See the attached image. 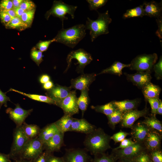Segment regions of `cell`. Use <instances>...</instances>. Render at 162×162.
<instances>
[{
    "label": "cell",
    "mask_w": 162,
    "mask_h": 162,
    "mask_svg": "<svg viewBox=\"0 0 162 162\" xmlns=\"http://www.w3.org/2000/svg\"><path fill=\"white\" fill-rule=\"evenodd\" d=\"M110 136L101 128L95 129L86 134L83 142L85 149L94 155L104 153L110 148Z\"/></svg>",
    "instance_id": "cell-1"
},
{
    "label": "cell",
    "mask_w": 162,
    "mask_h": 162,
    "mask_svg": "<svg viewBox=\"0 0 162 162\" xmlns=\"http://www.w3.org/2000/svg\"><path fill=\"white\" fill-rule=\"evenodd\" d=\"M86 29L83 24H78L67 28H62L54 38L56 42L73 48L85 36Z\"/></svg>",
    "instance_id": "cell-2"
},
{
    "label": "cell",
    "mask_w": 162,
    "mask_h": 162,
    "mask_svg": "<svg viewBox=\"0 0 162 162\" xmlns=\"http://www.w3.org/2000/svg\"><path fill=\"white\" fill-rule=\"evenodd\" d=\"M98 16L96 20H92L87 17L85 25L86 30L90 31L92 42H93L99 36L109 33V25L112 21L108 10L103 13L98 12Z\"/></svg>",
    "instance_id": "cell-3"
},
{
    "label": "cell",
    "mask_w": 162,
    "mask_h": 162,
    "mask_svg": "<svg viewBox=\"0 0 162 162\" xmlns=\"http://www.w3.org/2000/svg\"><path fill=\"white\" fill-rule=\"evenodd\" d=\"M158 59V55L155 53L139 55L132 61L129 68L137 72L151 73Z\"/></svg>",
    "instance_id": "cell-4"
},
{
    "label": "cell",
    "mask_w": 162,
    "mask_h": 162,
    "mask_svg": "<svg viewBox=\"0 0 162 162\" xmlns=\"http://www.w3.org/2000/svg\"><path fill=\"white\" fill-rule=\"evenodd\" d=\"M77 8V6L67 4L61 0L55 1L51 8L46 13V16L47 19L51 15L59 18L62 22L63 28L64 20L68 18L66 16V15L69 14L72 19H74L75 12Z\"/></svg>",
    "instance_id": "cell-5"
},
{
    "label": "cell",
    "mask_w": 162,
    "mask_h": 162,
    "mask_svg": "<svg viewBox=\"0 0 162 162\" xmlns=\"http://www.w3.org/2000/svg\"><path fill=\"white\" fill-rule=\"evenodd\" d=\"M43 144L38 137L29 139L17 157L14 160L19 159L31 160L34 159L44 151Z\"/></svg>",
    "instance_id": "cell-6"
},
{
    "label": "cell",
    "mask_w": 162,
    "mask_h": 162,
    "mask_svg": "<svg viewBox=\"0 0 162 162\" xmlns=\"http://www.w3.org/2000/svg\"><path fill=\"white\" fill-rule=\"evenodd\" d=\"M73 59H76L78 61L76 64H79L76 68V71L78 73H82L85 67L93 60L91 54L83 49L80 48L71 51L68 54L66 58L68 66L65 71L70 67L72 60Z\"/></svg>",
    "instance_id": "cell-7"
},
{
    "label": "cell",
    "mask_w": 162,
    "mask_h": 162,
    "mask_svg": "<svg viewBox=\"0 0 162 162\" xmlns=\"http://www.w3.org/2000/svg\"><path fill=\"white\" fill-rule=\"evenodd\" d=\"M13 142L9 154L10 159L16 158L29 140L25 134L22 126L16 127L13 134Z\"/></svg>",
    "instance_id": "cell-8"
},
{
    "label": "cell",
    "mask_w": 162,
    "mask_h": 162,
    "mask_svg": "<svg viewBox=\"0 0 162 162\" xmlns=\"http://www.w3.org/2000/svg\"><path fill=\"white\" fill-rule=\"evenodd\" d=\"M77 100L76 91H71L68 95L59 102L57 106L63 110L64 114L72 116L79 112Z\"/></svg>",
    "instance_id": "cell-9"
},
{
    "label": "cell",
    "mask_w": 162,
    "mask_h": 162,
    "mask_svg": "<svg viewBox=\"0 0 162 162\" xmlns=\"http://www.w3.org/2000/svg\"><path fill=\"white\" fill-rule=\"evenodd\" d=\"M62 157L64 162H89L92 159L86 149H66Z\"/></svg>",
    "instance_id": "cell-10"
},
{
    "label": "cell",
    "mask_w": 162,
    "mask_h": 162,
    "mask_svg": "<svg viewBox=\"0 0 162 162\" xmlns=\"http://www.w3.org/2000/svg\"><path fill=\"white\" fill-rule=\"evenodd\" d=\"M14 109L9 107L6 110L9 118L16 124V127L22 126L25 122L26 119L30 115L33 109L25 110L22 108L19 104H15Z\"/></svg>",
    "instance_id": "cell-11"
},
{
    "label": "cell",
    "mask_w": 162,
    "mask_h": 162,
    "mask_svg": "<svg viewBox=\"0 0 162 162\" xmlns=\"http://www.w3.org/2000/svg\"><path fill=\"white\" fill-rule=\"evenodd\" d=\"M148 109L146 107L141 110L134 109L123 113L121 121L122 127L126 128H131L134 122L139 118L146 117L148 113Z\"/></svg>",
    "instance_id": "cell-12"
},
{
    "label": "cell",
    "mask_w": 162,
    "mask_h": 162,
    "mask_svg": "<svg viewBox=\"0 0 162 162\" xmlns=\"http://www.w3.org/2000/svg\"><path fill=\"white\" fill-rule=\"evenodd\" d=\"M143 147L140 142L136 143L126 148L116 150V156L122 159L130 160L134 159L142 153Z\"/></svg>",
    "instance_id": "cell-13"
},
{
    "label": "cell",
    "mask_w": 162,
    "mask_h": 162,
    "mask_svg": "<svg viewBox=\"0 0 162 162\" xmlns=\"http://www.w3.org/2000/svg\"><path fill=\"white\" fill-rule=\"evenodd\" d=\"M97 76L95 73L83 74L71 81L70 87L82 91L89 90V87L95 80Z\"/></svg>",
    "instance_id": "cell-14"
},
{
    "label": "cell",
    "mask_w": 162,
    "mask_h": 162,
    "mask_svg": "<svg viewBox=\"0 0 162 162\" xmlns=\"http://www.w3.org/2000/svg\"><path fill=\"white\" fill-rule=\"evenodd\" d=\"M70 87L63 86L56 84L50 90L45 93L48 96L55 101L56 105L67 97L71 91Z\"/></svg>",
    "instance_id": "cell-15"
},
{
    "label": "cell",
    "mask_w": 162,
    "mask_h": 162,
    "mask_svg": "<svg viewBox=\"0 0 162 162\" xmlns=\"http://www.w3.org/2000/svg\"><path fill=\"white\" fill-rule=\"evenodd\" d=\"M64 133L59 131L48 141L43 144L44 150L53 153L59 151L64 144Z\"/></svg>",
    "instance_id": "cell-16"
},
{
    "label": "cell",
    "mask_w": 162,
    "mask_h": 162,
    "mask_svg": "<svg viewBox=\"0 0 162 162\" xmlns=\"http://www.w3.org/2000/svg\"><path fill=\"white\" fill-rule=\"evenodd\" d=\"M151 73L137 72L133 74L125 73L127 80L139 88H142L144 86L151 82L152 77Z\"/></svg>",
    "instance_id": "cell-17"
},
{
    "label": "cell",
    "mask_w": 162,
    "mask_h": 162,
    "mask_svg": "<svg viewBox=\"0 0 162 162\" xmlns=\"http://www.w3.org/2000/svg\"><path fill=\"white\" fill-rule=\"evenodd\" d=\"M96 127L84 118H74L69 131H74L86 134L92 131Z\"/></svg>",
    "instance_id": "cell-18"
},
{
    "label": "cell",
    "mask_w": 162,
    "mask_h": 162,
    "mask_svg": "<svg viewBox=\"0 0 162 162\" xmlns=\"http://www.w3.org/2000/svg\"><path fill=\"white\" fill-rule=\"evenodd\" d=\"M144 16L157 18L162 17V2L158 3L152 1L145 2L143 4Z\"/></svg>",
    "instance_id": "cell-19"
},
{
    "label": "cell",
    "mask_w": 162,
    "mask_h": 162,
    "mask_svg": "<svg viewBox=\"0 0 162 162\" xmlns=\"http://www.w3.org/2000/svg\"><path fill=\"white\" fill-rule=\"evenodd\" d=\"M161 137L158 133L150 129L144 140L147 149L152 151L158 150L160 145Z\"/></svg>",
    "instance_id": "cell-20"
},
{
    "label": "cell",
    "mask_w": 162,
    "mask_h": 162,
    "mask_svg": "<svg viewBox=\"0 0 162 162\" xmlns=\"http://www.w3.org/2000/svg\"><path fill=\"white\" fill-rule=\"evenodd\" d=\"M140 100L136 99L134 100H126L120 101H112L116 110L122 113L135 109L138 105Z\"/></svg>",
    "instance_id": "cell-21"
},
{
    "label": "cell",
    "mask_w": 162,
    "mask_h": 162,
    "mask_svg": "<svg viewBox=\"0 0 162 162\" xmlns=\"http://www.w3.org/2000/svg\"><path fill=\"white\" fill-rule=\"evenodd\" d=\"M142 92L146 101L149 98H159L161 89L158 86L151 82L144 86L142 88Z\"/></svg>",
    "instance_id": "cell-22"
},
{
    "label": "cell",
    "mask_w": 162,
    "mask_h": 162,
    "mask_svg": "<svg viewBox=\"0 0 162 162\" xmlns=\"http://www.w3.org/2000/svg\"><path fill=\"white\" fill-rule=\"evenodd\" d=\"M59 131L54 122L41 129L38 137L44 143L49 140Z\"/></svg>",
    "instance_id": "cell-23"
},
{
    "label": "cell",
    "mask_w": 162,
    "mask_h": 162,
    "mask_svg": "<svg viewBox=\"0 0 162 162\" xmlns=\"http://www.w3.org/2000/svg\"><path fill=\"white\" fill-rule=\"evenodd\" d=\"M150 130L142 123H138L134 127L132 135L137 142H140L145 140Z\"/></svg>",
    "instance_id": "cell-24"
},
{
    "label": "cell",
    "mask_w": 162,
    "mask_h": 162,
    "mask_svg": "<svg viewBox=\"0 0 162 162\" xmlns=\"http://www.w3.org/2000/svg\"><path fill=\"white\" fill-rule=\"evenodd\" d=\"M130 64H124L119 61L115 62L109 67L103 70L97 75L104 74H110L120 76L122 74V70L125 68L129 67Z\"/></svg>",
    "instance_id": "cell-25"
},
{
    "label": "cell",
    "mask_w": 162,
    "mask_h": 162,
    "mask_svg": "<svg viewBox=\"0 0 162 162\" xmlns=\"http://www.w3.org/2000/svg\"><path fill=\"white\" fill-rule=\"evenodd\" d=\"M73 119L72 116L64 114L54 123L59 131L64 133L69 131Z\"/></svg>",
    "instance_id": "cell-26"
},
{
    "label": "cell",
    "mask_w": 162,
    "mask_h": 162,
    "mask_svg": "<svg viewBox=\"0 0 162 162\" xmlns=\"http://www.w3.org/2000/svg\"><path fill=\"white\" fill-rule=\"evenodd\" d=\"M9 91H13L17 92L33 100L56 105V103L55 101L47 96L35 94H27L12 88H10L8 92Z\"/></svg>",
    "instance_id": "cell-27"
},
{
    "label": "cell",
    "mask_w": 162,
    "mask_h": 162,
    "mask_svg": "<svg viewBox=\"0 0 162 162\" xmlns=\"http://www.w3.org/2000/svg\"><path fill=\"white\" fill-rule=\"evenodd\" d=\"M22 126L25 134L29 139H33L38 136L41 129L37 125L28 124L25 122Z\"/></svg>",
    "instance_id": "cell-28"
},
{
    "label": "cell",
    "mask_w": 162,
    "mask_h": 162,
    "mask_svg": "<svg viewBox=\"0 0 162 162\" xmlns=\"http://www.w3.org/2000/svg\"><path fill=\"white\" fill-rule=\"evenodd\" d=\"M88 91L89 90H84L81 91L80 95L79 97L77 98V105L79 109L82 111V116L89 103Z\"/></svg>",
    "instance_id": "cell-29"
},
{
    "label": "cell",
    "mask_w": 162,
    "mask_h": 162,
    "mask_svg": "<svg viewBox=\"0 0 162 162\" xmlns=\"http://www.w3.org/2000/svg\"><path fill=\"white\" fill-rule=\"evenodd\" d=\"M142 123L149 129L155 130L160 134H162V124L160 121L156 118L155 116L152 115L150 117H146Z\"/></svg>",
    "instance_id": "cell-30"
},
{
    "label": "cell",
    "mask_w": 162,
    "mask_h": 162,
    "mask_svg": "<svg viewBox=\"0 0 162 162\" xmlns=\"http://www.w3.org/2000/svg\"><path fill=\"white\" fill-rule=\"evenodd\" d=\"M91 107L96 112L102 113L106 116L111 115L116 110L112 101L104 105L92 106Z\"/></svg>",
    "instance_id": "cell-31"
},
{
    "label": "cell",
    "mask_w": 162,
    "mask_h": 162,
    "mask_svg": "<svg viewBox=\"0 0 162 162\" xmlns=\"http://www.w3.org/2000/svg\"><path fill=\"white\" fill-rule=\"evenodd\" d=\"M144 16L143 4L135 8L127 10L122 16L124 19Z\"/></svg>",
    "instance_id": "cell-32"
},
{
    "label": "cell",
    "mask_w": 162,
    "mask_h": 162,
    "mask_svg": "<svg viewBox=\"0 0 162 162\" xmlns=\"http://www.w3.org/2000/svg\"><path fill=\"white\" fill-rule=\"evenodd\" d=\"M5 26L7 28L20 30H24L29 27L20 18L16 16L12 18L11 20Z\"/></svg>",
    "instance_id": "cell-33"
},
{
    "label": "cell",
    "mask_w": 162,
    "mask_h": 162,
    "mask_svg": "<svg viewBox=\"0 0 162 162\" xmlns=\"http://www.w3.org/2000/svg\"><path fill=\"white\" fill-rule=\"evenodd\" d=\"M123 113L116 110L111 115L107 116L108 120V124L112 128H114L116 125L121 122Z\"/></svg>",
    "instance_id": "cell-34"
},
{
    "label": "cell",
    "mask_w": 162,
    "mask_h": 162,
    "mask_svg": "<svg viewBox=\"0 0 162 162\" xmlns=\"http://www.w3.org/2000/svg\"><path fill=\"white\" fill-rule=\"evenodd\" d=\"M90 10L97 11L98 8L104 6L107 2V0H87Z\"/></svg>",
    "instance_id": "cell-35"
},
{
    "label": "cell",
    "mask_w": 162,
    "mask_h": 162,
    "mask_svg": "<svg viewBox=\"0 0 162 162\" xmlns=\"http://www.w3.org/2000/svg\"><path fill=\"white\" fill-rule=\"evenodd\" d=\"M34 13L35 9L25 11L22 14L20 18L29 27L32 22Z\"/></svg>",
    "instance_id": "cell-36"
},
{
    "label": "cell",
    "mask_w": 162,
    "mask_h": 162,
    "mask_svg": "<svg viewBox=\"0 0 162 162\" xmlns=\"http://www.w3.org/2000/svg\"><path fill=\"white\" fill-rule=\"evenodd\" d=\"M30 56L38 66L43 61L42 52L35 48L32 49L31 51Z\"/></svg>",
    "instance_id": "cell-37"
},
{
    "label": "cell",
    "mask_w": 162,
    "mask_h": 162,
    "mask_svg": "<svg viewBox=\"0 0 162 162\" xmlns=\"http://www.w3.org/2000/svg\"><path fill=\"white\" fill-rule=\"evenodd\" d=\"M93 162H114L113 158L110 156L104 153L94 155Z\"/></svg>",
    "instance_id": "cell-38"
},
{
    "label": "cell",
    "mask_w": 162,
    "mask_h": 162,
    "mask_svg": "<svg viewBox=\"0 0 162 162\" xmlns=\"http://www.w3.org/2000/svg\"><path fill=\"white\" fill-rule=\"evenodd\" d=\"M153 69L155 72V76L158 80H161L162 78V57L161 56L159 61L155 64Z\"/></svg>",
    "instance_id": "cell-39"
},
{
    "label": "cell",
    "mask_w": 162,
    "mask_h": 162,
    "mask_svg": "<svg viewBox=\"0 0 162 162\" xmlns=\"http://www.w3.org/2000/svg\"><path fill=\"white\" fill-rule=\"evenodd\" d=\"M160 99L157 98H149L147 100L149 103L151 109L152 115L155 116Z\"/></svg>",
    "instance_id": "cell-40"
},
{
    "label": "cell",
    "mask_w": 162,
    "mask_h": 162,
    "mask_svg": "<svg viewBox=\"0 0 162 162\" xmlns=\"http://www.w3.org/2000/svg\"><path fill=\"white\" fill-rule=\"evenodd\" d=\"M35 4L30 0H23L20 4L19 8L25 11H29L35 9Z\"/></svg>",
    "instance_id": "cell-41"
},
{
    "label": "cell",
    "mask_w": 162,
    "mask_h": 162,
    "mask_svg": "<svg viewBox=\"0 0 162 162\" xmlns=\"http://www.w3.org/2000/svg\"><path fill=\"white\" fill-rule=\"evenodd\" d=\"M54 42H56L54 38L50 40L40 41L37 45V48L42 52H44L47 50L50 44Z\"/></svg>",
    "instance_id": "cell-42"
},
{
    "label": "cell",
    "mask_w": 162,
    "mask_h": 162,
    "mask_svg": "<svg viewBox=\"0 0 162 162\" xmlns=\"http://www.w3.org/2000/svg\"><path fill=\"white\" fill-rule=\"evenodd\" d=\"M129 134L122 131H120L113 134L110 137V139H112L115 143L121 142L125 139L126 136Z\"/></svg>",
    "instance_id": "cell-43"
},
{
    "label": "cell",
    "mask_w": 162,
    "mask_h": 162,
    "mask_svg": "<svg viewBox=\"0 0 162 162\" xmlns=\"http://www.w3.org/2000/svg\"><path fill=\"white\" fill-rule=\"evenodd\" d=\"M50 152L44 150L41 153L30 162H47L48 157Z\"/></svg>",
    "instance_id": "cell-44"
},
{
    "label": "cell",
    "mask_w": 162,
    "mask_h": 162,
    "mask_svg": "<svg viewBox=\"0 0 162 162\" xmlns=\"http://www.w3.org/2000/svg\"><path fill=\"white\" fill-rule=\"evenodd\" d=\"M13 8L12 0H3L0 2V10H8Z\"/></svg>",
    "instance_id": "cell-45"
},
{
    "label": "cell",
    "mask_w": 162,
    "mask_h": 162,
    "mask_svg": "<svg viewBox=\"0 0 162 162\" xmlns=\"http://www.w3.org/2000/svg\"><path fill=\"white\" fill-rule=\"evenodd\" d=\"M136 142H133L130 139H124L121 142L120 145L118 147L114 148L113 150H115L124 148L135 143Z\"/></svg>",
    "instance_id": "cell-46"
},
{
    "label": "cell",
    "mask_w": 162,
    "mask_h": 162,
    "mask_svg": "<svg viewBox=\"0 0 162 162\" xmlns=\"http://www.w3.org/2000/svg\"><path fill=\"white\" fill-rule=\"evenodd\" d=\"M151 155L153 162H162V154L160 151L158 150L152 151Z\"/></svg>",
    "instance_id": "cell-47"
},
{
    "label": "cell",
    "mask_w": 162,
    "mask_h": 162,
    "mask_svg": "<svg viewBox=\"0 0 162 162\" xmlns=\"http://www.w3.org/2000/svg\"><path fill=\"white\" fill-rule=\"evenodd\" d=\"M8 101H11L9 98L6 95L5 93L2 92L0 89V110L3 105L5 107H7Z\"/></svg>",
    "instance_id": "cell-48"
},
{
    "label": "cell",
    "mask_w": 162,
    "mask_h": 162,
    "mask_svg": "<svg viewBox=\"0 0 162 162\" xmlns=\"http://www.w3.org/2000/svg\"><path fill=\"white\" fill-rule=\"evenodd\" d=\"M0 19L5 26L11 20V17L5 11L0 10Z\"/></svg>",
    "instance_id": "cell-49"
},
{
    "label": "cell",
    "mask_w": 162,
    "mask_h": 162,
    "mask_svg": "<svg viewBox=\"0 0 162 162\" xmlns=\"http://www.w3.org/2000/svg\"><path fill=\"white\" fill-rule=\"evenodd\" d=\"M134 159L135 162H151L148 155L143 152Z\"/></svg>",
    "instance_id": "cell-50"
},
{
    "label": "cell",
    "mask_w": 162,
    "mask_h": 162,
    "mask_svg": "<svg viewBox=\"0 0 162 162\" xmlns=\"http://www.w3.org/2000/svg\"><path fill=\"white\" fill-rule=\"evenodd\" d=\"M158 29L156 32V35L160 39L162 38V16L156 19Z\"/></svg>",
    "instance_id": "cell-51"
},
{
    "label": "cell",
    "mask_w": 162,
    "mask_h": 162,
    "mask_svg": "<svg viewBox=\"0 0 162 162\" xmlns=\"http://www.w3.org/2000/svg\"><path fill=\"white\" fill-rule=\"evenodd\" d=\"M47 162H64V161L62 157H56L53 155V153H50L48 157Z\"/></svg>",
    "instance_id": "cell-52"
},
{
    "label": "cell",
    "mask_w": 162,
    "mask_h": 162,
    "mask_svg": "<svg viewBox=\"0 0 162 162\" xmlns=\"http://www.w3.org/2000/svg\"><path fill=\"white\" fill-rule=\"evenodd\" d=\"M50 76L47 74L42 75L39 78V81L40 83L43 84L50 81Z\"/></svg>",
    "instance_id": "cell-53"
},
{
    "label": "cell",
    "mask_w": 162,
    "mask_h": 162,
    "mask_svg": "<svg viewBox=\"0 0 162 162\" xmlns=\"http://www.w3.org/2000/svg\"><path fill=\"white\" fill-rule=\"evenodd\" d=\"M0 162H11L9 154L0 152Z\"/></svg>",
    "instance_id": "cell-54"
},
{
    "label": "cell",
    "mask_w": 162,
    "mask_h": 162,
    "mask_svg": "<svg viewBox=\"0 0 162 162\" xmlns=\"http://www.w3.org/2000/svg\"><path fill=\"white\" fill-rule=\"evenodd\" d=\"M54 86L52 81H50L43 84L42 88L45 90H49L51 89Z\"/></svg>",
    "instance_id": "cell-55"
},
{
    "label": "cell",
    "mask_w": 162,
    "mask_h": 162,
    "mask_svg": "<svg viewBox=\"0 0 162 162\" xmlns=\"http://www.w3.org/2000/svg\"><path fill=\"white\" fill-rule=\"evenodd\" d=\"M13 9L14 10L16 16L20 18L22 14L25 11L19 7Z\"/></svg>",
    "instance_id": "cell-56"
},
{
    "label": "cell",
    "mask_w": 162,
    "mask_h": 162,
    "mask_svg": "<svg viewBox=\"0 0 162 162\" xmlns=\"http://www.w3.org/2000/svg\"><path fill=\"white\" fill-rule=\"evenodd\" d=\"M3 11L7 13L12 18L16 17L14 10L13 8L9 10H4Z\"/></svg>",
    "instance_id": "cell-57"
},
{
    "label": "cell",
    "mask_w": 162,
    "mask_h": 162,
    "mask_svg": "<svg viewBox=\"0 0 162 162\" xmlns=\"http://www.w3.org/2000/svg\"><path fill=\"white\" fill-rule=\"evenodd\" d=\"M13 8H18L20 4L23 2V0H12Z\"/></svg>",
    "instance_id": "cell-58"
},
{
    "label": "cell",
    "mask_w": 162,
    "mask_h": 162,
    "mask_svg": "<svg viewBox=\"0 0 162 162\" xmlns=\"http://www.w3.org/2000/svg\"><path fill=\"white\" fill-rule=\"evenodd\" d=\"M157 114L162 115V101L160 100L159 104L157 109Z\"/></svg>",
    "instance_id": "cell-59"
},
{
    "label": "cell",
    "mask_w": 162,
    "mask_h": 162,
    "mask_svg": "<svg viewBox=\"0 0 162 162\" xmlns=\"http://www.w3.org/2000/svg\"><path fill=\"white\" fill-rule=\"evenodd\" d=\"M15 162H30V160H28L22 159H16L14 160Z\"/></svg>",
    "instance_id": "cell-60"
},
{
    "label": "cell",
    "mask_w": 162,
    "mask_h": 162,
    "mask_svg": "<svg viewBox=\"0 0 162 162\" xmlns=\"http://www.w3.org/2000/svg\"><path fill=\"white\" fill-rule=\"evenodd\" d=\"M123 160L121 162H132L130 160L122 159Z\"/></svg>",
    "instance_id": "cell-61"
}]
</instances>
